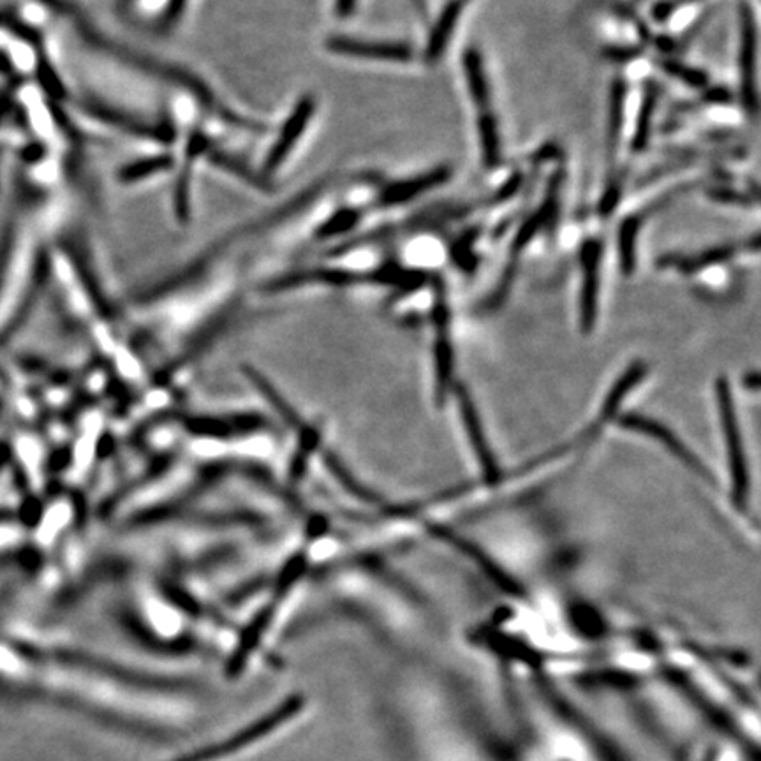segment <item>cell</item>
Segmentation results:
<instances>
[{
  "instance_id": "obj_3",
  "label": "cell",
  "mask_w": 761,
  "mask_h": 761,
  "mask_svg": "<svg viewBox=\"0 0 761 761\" xmlns=\"http://www.w3.org/2000/svg\"><path fill=\"white\" fill-rule=\"evenodd\" d=\"M304 705L305 702L302 696H293L270 716H264L255 725L247 726L246 730L240 731L237 737H231V739L225 740V742L215 743V746H211L208 749L191 752L188 757L179 758L175 761H217L220 758L231 757L235 752L246 749L247 746L260 742L264 737H269V735H272V731L279 730L287 722H292L293 717L302 713Z\"/></svg>"
},
{
  "instance_id": "obj_8",
  "label": "cell",
  "mask_w": 761,
  "mask_h": 761,
  "mask_svg": "<svg viewBox=\"0 0 761 761\" xmlns=\"http://www.w3.org/2000/svg\"><path fill=\"white\" fill-rule=\"evenodd\" d=\"M332 54L354 57V59L377 60V63H409L412 49L402 43H379V41L353 39L336 36L327 41Z\"/></svg>"
},
{
  "instance_id": "obj_37",
  "label": "cell",
  "mask_w": 761,
  "mask_h": 761,
  "mask_svg": "<svg viewBox=\"0 0 761 761\" xmlns=\"http://www.w3.org/2000/svg\"><path fill=\"white\" fill-rule=\"evenodd\" d=\"M462 2H469V0H462Z\"/></svg>"
},
{
  "instance_id": "obj_17",
  "label": "cell",
  "mask_w": 761,
  "mask_h": 761,
  "mask_svg": "<svg viewBox=\"0 0 761 761\" xmlns=\"http://www.w3.org/2000/svg\"><path fill=\"white\" fill-rule=\"evenodd\" d=\"M658 99V81H647L645 83L644 98H641L640 113H638V118H636L635 135H633L632 148L635 152H644L645 148L649 147Z\"/></svg>"
},
{
  "instance_id": "obj_23",
  "label": "cell",
  "mask_w": 761,
  "mask_h": 761,
  "mask_svg": "<svg viewBox=\"0 0 761 761\" xmlns=\"http://www.w3.org/2000/svg\"><path fill=\"white\" fill-rule=\"evenodd\" d=\"M171 167H173V157L168 156V154L147 157V159L130 162L127 167L122 168V170L118 171V180H121L122 184H135V182L148 179V177L164 173V171L170 170Z\"/></svg>"
},
{
  "instance_id": "obj_26",
  "label": "cell",
  "mask_w": 761,
  "mask_h": 761,
  "mask_svg": "<svg viewBox=\"0 0 761 761\" xmlns=\"http://www.w3.org/2000/svg\"><path fill=\"white\" fill-rule=\"evenodd\" d=\"M360 217H362V214H360L359 211H354V208H345V211L337 212V214H333L332 217L316 231V238H319V240H327V238H333L337 237V235L345 234V231H350V229L359 225Z\"/></svg>"
},
{
  "instance_id": "obj_13",
  "label": "cell",
  "mask_w": 761,
  "mask_h": 761,
  "mask_svg": "<svg viewBox=\"0 0 761 761\" xmlns=\"http://www.w3.org/2000/svg\"><path fill=\"white\" fill-rule=\"evenodd\" d=\"M83 110L89 113L90 117L98 118V121L103 122V124L117 127V129L129 133V135L139 136V138L161 139V141H168V139H170V144L171 139H173L170 129L147 126L144 122L127 117L124 113L117 112V110H113V107L104 106V104L101 103L83 104Z\"/></svg>"
},
{
  "instance_id": "obj_1",
  "label": "cell",
  "mask_w": 761,
  "mask_h": 761,
  "mask_svg": "<svg viewBox=\"0 0 761 761\" xmlns=\"http://www.w3.org/2000/svg\"><path fill=\"white\" fill-rule=\"evenodd\" d=\"M37 2H39L41 5H46V8L54 11V13L60 14L64 19H68L69 22H72L78 34H80L89 45L103 49V52H107V54H112L115 59L122 60V63L127 64L130 68L141 69V71L147 72L150 77L170 81V83H175L180 89L188 90L191 94L196 95L197 101L202 103L203 107L211 110V112H215V115H219L223 121L234 124L238 129L252 130V133H261V130H263L255 122L238 117L237 113L223 106V104L217 101V98H215L214 92H212L200 78L194 77V75H189V72L182 71V69L168 66V64L148 59L145 55L135 54L133 49L113 45V41L107 39L104 34L95 31L94 25L83 16L80 8L72 4L71 0H37Z\"/></svg>"
},
{
  "instance_id": "obj_7",
  "label": "cell",
  "mask_w": 761,
  "mask_h": 761,
  "mask_svg": "<svg viewBox=\"0 0 761 761\" xmlns=\"http://www.w3.org/2000/svg\"><path fill=\"white\" fill-rule=\"evenodd\" d=\"M583 284L580 298V325L586 333L594 330L598 318V296H600V266L603 246L600 240L589 238L582 246Z\"/></svg>"
},
{
  "instance_id": "obj_10",
  "label": "cell",
  "mask_w": 761,
  "mask_h": 761,
  "mask_svg": "<svg viewBox=\"0 0 761 761\" xmlns=\"http://www.w3.org/2000/svg\"><path fill=\"white\" fill-rule=\"evenodd\" d=\"M623 425L626 429L636 430L640 434H647L652 440L658 441L659 444H663L668 452L673 453L679 461L684 462L685 466L691 467L696 475L702 476L707 481H713V476L708 473L707 467L703 466L702 462L694 457L690 450L685 448V444L681 440H677V435L673 432H670L667 427L661 425L658 421L640 417V414H629V417L624 418Z\"/></svg>"
},
{
  "instance_id": "obj_29",
  "label": "cell",
  "mask_w": 761,
  "mask_h": 761,
  "mask_svg": "<svg viewBox=\"0 0 761 761\" xmlns=\"http://www.w3.org/2000/svg\"><path fill=\"white\" fill-rule=\"evenodd\" d=\"M185 5H188V0H170L167 10L162 11L161 20H159V31H170L179 22L180 16L184 14Z\"/></svg>"
},
{
  "instance_id": "obj_20",
  "label": "cell",
  "mask_w": 761,
  "mask_h": 761,
  "mask_svg": "<svg viewBox=\"0 0 761 761\" xmlns=\"http://www.w3.org/2000/svg\"><path fill=\"white\" fill-rule=\"evenodd\" d=\"M626 81L623 78L612 83L610 89L609 104V133H606V144H609V154L612 159L615 157L618 141L623 136L624 110H626Z\"/></svg>"
},
{
  "instance_id": "obj_16",
  "label": "cell",
  "mask_w": 761,
  "mask_h": 761,
  "mask_svg": "<svg viewBox=\"0 0 761 761\" xmlns=\"http://www.w3.org/2000/svg\"><path fill=\"white\" fill-rule=\"evenodd\" d=\"M462 8H464L462 0H450L448 4L444 5V10L441 11L434 29L430 31L425 54L429 63H438L443 57L444 49L448 46L450 37L453 36V32L457 27Z\"/></svg>"
},
{
  "instance_id": "obj_30",
  "label": "cell",
  "mask_w": 761,
  "mask_h": 761,
  "mask_svg": "<svg viewBox=\"0 0 761 761\" xmlns=\"http://www.w3.org/2000/svg\"><path fill=\"white\" fill-rule=\"evenodd\" d=\"M708 194H711L714 202L730 203V205H749V197L737 193V191H734V189L717 188L713 189V191H711Z\"/></svg>"
},
{
  "instance_id": "obj_31",
  "label": "cell",
  "mask_w": 761,
  "mask_h": 761,
  "mask_svg": "<svg viewBox=\"0 0 761 761\" xmlns=\"http://www.w3.org/2000/svg\"><path fill=\"white\" fill-rule=\"evenodd\" d=\"M359 0H336V13L339 19H348L356 8Z\"/></svg>"
},
{
  "instance_id": "obj_9",
  "label": "cell",
  "mask_w": 761,
  "mask_h": 761,
  "mask_svg": "<svg viewBox=\"0 0 761 761\" xmlns=\"http://www.w3.org/2000/svg\"><path fill=\"white\" fill-rule=\"evenodd\" d=\"M457 400L462 423H464V429H466L467 435H469L470 446L475 450V455L478 458L481 470H484L485 479L493 484L499 478L498 462H496L492 452L488 448L484 427H481V421H479L475 404H473L469 394L462 386L457 388Z\"/></svg>"
},
{
  "instance_id": "obj_6",
  "label": "cell",
  "mask_w": 761,
  "mask_h": 761,
  "mask_svg": "<svg viewBox=\"0 0 761 761\" xmlns=\"http://www.w3.org/2000/svg\"><path fill=\"white\" fill-rule=\"evenodd\" d=\"M314 110H316V101H314L313 95H305V98L300 99V103L296 104L292 115L284 122L283 129L279 133L274 147L266 156V161L263 164L264 175H272L281 168V164L286 162L287 157L293 152V148L304 136L310 118L314 117Z\"/></svg>"
},
{
  "instance_id": "obj_33",
  "label": "cell",
  "mask_w": 761,
  "mask_h": 761,
  "mask_svg": "<svg viewBox=\"0 0 761 761\" xmlns=\"http://www.w3.org/2000/svg\"><path fill=\"white\" fill-rule=\"evenodd\" d=\"M609 55H610V59L629 60V59H633V57H635L636 49H633V48L609 49Z\"/></svg>"
},
{
  "instance_id": "obj_5",
  "label": "cell",
  "mask_w": 761,
  "mask_h": 761,
  "mask_svg": "<svg viewBox=\"0 0 761 761\" xmlns=\"http://www.w3.org/2000/svg\"><path fill=\"white\" fill-rule=\"evenodd\" d=\"M757 20L748 4L740 5V98L743 110L754 117L758 113L757 90Z\"/></svg>"
},
{
  "instance_id": "obj_4",
  "label": "cell",
  "mask_w": 761,
  "mask_h": 761,
  "mask_svg": "<svg viewBox=\"0 0 761 761\" xmlns=\"http://www.w3.org/2000/svg\"><path fill=\"white\" fill-rule=\"evenodd\" d=\"M434 327H435V397L444 400L452 386L453 376V348L450 341V309L446 304V292L441 279L434 281Z\"/></svg>"
},
{
  "instance_id": "obj_18",
  "label": "cell",
  "mask_w": 761,
  "mask_h": 761,
  "mask_svg": "<svg viewBox=\"0 0 761 761\" xmlns=\"http://www.w3.org/2000/svg\"><path fill=\"white\" fill-rule=\"evenodd\" d=\"M208 161L214 162L215 167L223 168L237 179L243 180L251 188L263 191V193H272L274 185L270 182V177L264 175L263 171H254L251 167H247L246 162L238 161L237 157L231 154L220 152V150H211L208 148Z\"/></svg>"
},
{
  "instance_id": "obj_25",
  "label": "cell",
  "mask_w": 761,
  "mask_h": 761,
  "mask_svg": "<svg viewBox=\"0 0 761 761\" xmlns=\"http://www.w3.org/2000/svg\"><path fill=\"white\" fill-rule=\"evenodd\" d=\"M661 69H663L667 75L675 78V80L682 81L688 87H693V89H707L708 77L707 72L702 71V69L691 68L688 64L679 63V60L665 59L661 60Z\"/></svg>"
},
{
  "instance_id": "obj_27",
  "label": "cell",
  "mask_w": 761,
  "mask_h": 761,
  "mask_svg": "<svg viewBox=\"0 0 761 761\" xmlns=\"http://www.w3.org/2000/svg\"><path fill=\"white\" fill-rule=\"evenodd\" d=\"M476 235H478L476 229H469V231H466V234L458 238L452 249L453 261H455L458 269L464 270V272H473L476 263H478V258H476L475 251H473V243H475Z\"/></svg>"
},
{
  "instance_id": "obj_12",
  "label": "cell",
  "mask_w": 761,
  "mask_h": 761,
  "mask_svg": "<svg viewBox=\"0 0 761 761\" xmlns=\"http://www.w3.org/2000/svg\"><path fill=\"white\" fill-rule=\"evenodd\" d=\"M211 141L203 133L196 130L189 138L188 147H185V164L180 170L179 179H177L175 188V214L179 220L185 223L191 214V180H193V167L197 157L208 152Z\"/></svg>"
},
{
  "instance_id": "obj_36",
  "label": "cell",
  "mask_w": 761,
  "mask_h": 761,
  "mask_svg": "<svg viewBox=\"0 0 761 761\" xmlns=\"http://www.w3.org/2000/svg\"><path fill=\"white\" fill-rule=\"evenodd\" d=\"M121 2H124V4H127V2H130V0H121Z\"/></svg>"
},
{
  "instance_id": "obj_19",
  "label": "cell",
  "mask_w": 761,
  "mask_h": 761,
  "mask_svg": "<svg viewBox=\"0 0 761 761\" xmlns=\"http://www.w3.org/2000/svg\"><path fill=\"white\" fill-rule=\"evenodd\" d=\"M640 229L641 219L638 215H629L623 220V225L618 226V266L626 277H632L636 272V246Z\"/></svg>"
},
{
  "instance_id": "obj_2",
  "label": "cell",
  "mask_w": 761,
  "mask_h": 761,
  "mask_svg": "<svg viewBox=\"0 0 761 761\" xmlns=\"http://www.w3.org/2000/svg\"><path fill=\"white\" fill-rule=\"evenodd\" d=\"M716 399L719 417H722L723 434H725L728 469H730L731 498L737 508L743 510L749 499L748 462L743 455L742 435H740L739 418L735 411L734 395L726 379H717Z\"/></svg>"
},
{
  "instance_id": "obj_28",
  "label": "cell",
  "mask_w": 761,
  "mask_h": 761,
  "mask_svg": "<svg viewBox=\"0 0 761 761\" xmlns=\"http://www.w3.org/2000/svg\"><path fill=\"white\" fill-rule=\"evenodd\" d=\"M621 200H623V180H612L609 188H606L605 194H603V197H601V217H610V215L614 214V212L617 211Z\"/></svg>"
},
{
  "instance_id": "obj_32",
  "label": "cell",
  "mask_w": 761,
  "mask_h": 761,
  "mask_svg": "<svg viewBox=\"0 0 761 761\" xmlns=\"http://www.w3.org/2000/svg\"><path fill=\"white\" fill-rule=\"evenodd\" d=\"M708 101H713V103L717 104H725V103H730V92L726 89H713L711 90V94L707 95Z\"/></svg>"
},
{
  "instance_id": "obj_21",
  "label": "cell",
  "mask_w": 761,
  "mask_h": 761,
  "mask_svg": "<svg viewBox=\"0 0 761 761\" xmlns=\"http://www.w3.org/2000/svg\"><path fill=\"white\" fill-rule=\"evenodd\" d=\"M464 69H466L467 83H469L470 98L476 106L484 112L490 103V90H488L487 75H485L484 59L478 49L469 48L464 54Z\"/></svg>"
},
{
  "instance_id": "obj_22",
  "label": "cell",
  "mask_w": 761,
  "mask_h": 761,
  "mask_svg": "<svg viewBox=\"0 0 761 761\" xmlns=\"http://www.w3.org/2000/svg\"><path fill=\"white\" fill-rule=\"evenodd\" d=\"M478 133L485 167L490 170L498 168L501 162V138H499L498 121L488 110H484L478 117Z\"/></svg>"
},
{
  "instance_id": "obj_11",
  "label": "cell",
  "mask_w": 761,
  "mask_h": 761,
  "mask_svg": "<svg viewBox=\"0 0 761 761\" xmlns=\"http://www.w3.org/2000/svg\"><path fill=\"white\" fill-rule=\"evenodd\" d=\"M450 177H452V170L448 167L434 168V170L429 171V173H423V175L412 177V179L400 180V182H395V184L388 185V188L379 194V200H377V205L379 206H397L404 205V203L411 202V200H417L421 194L429 193L432 189L440 188V185L446 184Z\"/></svg>"
},
{
  "instance_id": "obj_34",
  "label": "cell",
  "mask_w": 761,
  "mask_h": 761,
  "mask_svg": "<svg viewBox=\"0 0 761 761\" xmlns=\"http://www.w3.org/2000/svg\"><path fill=\"white\" fill-rule=\"evenodd\" d=\"M412 4H414V8H417L421 19H427V13H429V10H427L425 0H412Z\"/></svg>"
},
{
  "instance_id": "obj_15",
  "label": "cell",
  "mask_w": 761,
  "mask_h": 761,
  "mask_svg": "<svg viewBox=\"0 0 761 761\" xmlns=\"http://www.w3.org/2000/svg\"><path fill=\"white\" fill-rule=\"evenodd\" d=\"M434 534L435 536H440L443 542L450 543V545H453L457 550H461L462 554L469 557L470 560H475L476 565L484 569V573L487 575L488 578H492L493 582L498 583L502 589H507L508 592H515L516 589H519V586H516V583L487 556V554H484L478 547H475L473 543L462 539V537H458L457 534L452 533L448 529H434Z\"/></svg>"
},
{
  "instance_id": "obj_14",
  "label": "cell",
  "mask_w": 761,
  "mask_h": 761,
  "mask_svg": "<svg viewBox=\"0 0 761 761\" xmlns=\"http://www.w3.org/2000/svg\"><path fill=\"white\" fill-rule=\"evenodd\" d=\"M559 188H560V175L554 177L550 185H548L547 196L543 200L542 206L534 212L524 225L520 226L519 231H516L515 240H513V246H511V252L513 255H519L520 252L524 251L529 243L533 242V238L536 237L543 228H547L548 223H550L552 217L556 215L557 202H559Z\"/></svg>"
},
{
  "instance_id": "obj_24",
  "label": "cell",
  "mask_w": 761,
  "mask_h": 761,
  "mask_svg": "<svg viewBox=\"0 0 761 761\" xmlns=\"http://www.w3.org/2000/svg\"><path fill=\"white\" fill-rule=\"evenodd\" d=\"M735 252H737V249L734 246L713 247V249L694 255L690 260H675L673 261V266L684 270V272H698V270L707 269V266H713V264L726 263V261L734 258Z\"/></svg>"
},
{
  "instance_id": "obj_35",
  "label": "cell",
  "mask_w": 761,
  "mask_h": 761,
  "mask_svg": "<svg viewBox=\"0 0 761 761\" xmlns=\"http://www.w3.org/2000/svg\"><path fill=\"white\" fill-rule=\"evenodd\" d=\"M679 2H694V0H679Z\"/></svg>"
}]
</instances>
